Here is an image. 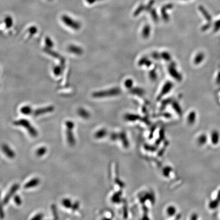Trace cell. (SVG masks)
<instances>
[{
  "label": "cell",
  "mask_w": 220,
  "mask_h": 220,
  "mask_svg": "<svg viewBox=\"0 0 220 220\" xmlns=\"http://www.w3.org/2000/svg\"><path fill=\"white\" fill-rule=\"evenodd\" d=\"M199 10H200L202 15L204 16L205 19L208 20V21H210L211 16H210V15H209V13H208L207 11L205 10V8H203V7L200 6L199 7Z\"/></svg>",
  "instance_id": "cell-18"
},
{
  "label": "cell",
  "mask_w": 220,
  "mask_h": 220,
  "mask_svg": "<svg viewBox=\"0 0 220 220\" xmlns=\"http://www.w3.org/2000/svg\"><path fill=\"white\" fill-rule=\"evenodd\" d=\"M65 125L67 127L66 129V137L68 143L70 146H74L76 143V140L74 138V133L72 132V129L74 128V122L68 120L65 122Z\"/></svg>",
  "instance_id": "cell-3"
},
{
  "label": "cell",
  "mask_w": 220,
  "mask_h": 220,
  "mask_svg": "<svg viewBox=\"0 0 220 220\" xmlns=\"http://www.w3.org/2000/svg\"><path fill=\"white\" fill-rule=\"evenodd\" d=\"M54 73L56 76H59L61 72V67H60L59 66H56L54 68Z\"/></svg>",
  "instance_id": "cell-24"
},
{
  "label": "cell",
  "mask_w": 220,
  "mask_h": 220,
  "mask_svg": "<svg viewBox=\"0 0 220 220\" xmlns=\"http://www.w3.org/2000/svg\"><path fill=\"white\" fill-rule=\"evenodd\" d=\"M46 45L48 46V47L49 48H52V46H54V42H52V40L49 37L46 38Z\"/></svg>",
  "instance_id": "cell-23"
},
{
  "label": "cell",
  "mask_w": 220,
  "mask_h": 220,
  "mask_svg": "<svg viewBox=\"0 0 220 220\" xmlns=\"http://www.w3.org/2000/svg\"><path fill=\"white\" fill-rule=\"evenodd\" d=\"M133 85V81L131 79L127 80V81H125V86L126 87L128 88L131 87Z\"/></svg>",
  "instance_id": "cell-26"
},
{
  "label": "cell",
  "mask_w": 220,
  "mask_h": 220,
  "mask_svg": "<svg viewBox=\"0 0 220 220\" xmlns=\"http://www.w3.org/2000/svg\"><path fill=\"white\" fill-rule=\"evenodd\" d=\"M67 49L69 52H71L73 54L81 55L83 54V49L78 46L71 44L68 46Z\"/></svg>",
  "instance_id": "cell-9"
},
{
  "label": "cell",
  "mask_w": 220,
  "mask_h": 220,
  "mask_svg": "<svg viewBox=\"0 0 220 220\" xmlns=\"http://www.w3.org/2000/svg\"><path fill=\"white\" fill-rule=\"evenodd\" d=\"M131 92L132 93L137 94L138 95H143L144 93V90L141 89V88H136L133 89L131 91Z\"/></svg>",
  "instance_id": "cell-21"
},
{
  "label": "cell",
  "mask_w": 220,
  "mask_h": 220,
  "mask_svg": "<svg viewBox=\"0 0 220 220\" xmlns=\"http://www.w3.org/2000/svg\"><path fill=\"white\" fill-rule=\"evenodd\" d=\"M47 152V149L46 147H42L37 149L36 151V155L37 157H42Z\"/></svg>",
  "instance_id": "cell-14"
},
{
  "label": "cell",
  "mask_w": 220,
  "mask_h": 220,
  "mask_svg": "<svg viewBox=\"0 0 220 220\" xmlns=\"http://www.w3.org/2000/svg\"><path fill=\"white\" fill-rule=\"evenodd\" d=\"M51 209H52V215H53V217H54V220L59 219V216H58V210H57L56 205L54 204H52V206H51Z\"/></svg>",
  "instance_id": "cell-19"
},
{
  "label": "cell",
  "mask_w": 220,
  "mask_h": 220,
  "mask_svg": "<svg viewBox=\"0 0 220 220\" xmlns=\"http://www.w3.org/2000/svg\"><path fill=\"white\" fill-rule=\"evenodd\" d=\"M13 124L16 126H22L26 129L28 132L32 137H36L38 136V133L37 130L31 124L30 122L28 120L22 119L18 120H16L13 122Z\"/></svg>",
  "instance_id": "cell-1"
},
{
  "label": "cell",
  "mask_w": 220,
  "mask_h": 220,
  "mask_svg": "<svg viewBox=\"0 0 220 220\" xmlns=\"http://www.w3.org/2000/svg\"><path fill=\"white\" fill-rule=\"evenodd\" d=\"M78 206H79V204L78 202H76L74 204H72V210H76L78 208Z\"/></svg>",
  "instance_id": "cell-30"
},
{
  "label": "cell",
  "mask_w": 220,
  "mask_h": 220,
  "mask_svg": "<svg viewBox=\"0 0 220 220\" xmlns=\"http://www.w3.org/2000/svg\"><path fill=\"white\" fill-rule=\"evenodd\" d=\"M14 201L15 203V204L17 205H20L22 204V199L20 197V196L18 195H15L14 197Z\"/></svg>",
  "instance_id": "cell-22"
},
{
  "label": "cell",
  "mask_w": 220,
  "mask_h": 220,
  "mask_svg": "<svg viewBox=\"0 0 220 220\" xmlns=\"http://www.w3.org/2000/svg\"><path fill=\"white\" fill-rule=\"evenodd\" d=\"M151 31V29L150 27L149 26H146L142 31V36L145 38H148V36L150 35Z\"/></svg>",
  "instance_id": "cell-16"
},
{
  "label": "cell",
  "mask_w": 220,
  "mask_h": 220,
  "mask_svg": "<svg viewBox=\"0 0 220 220\" xmlns=\"http://www.w3.org/2000/svg\"><path fill=\"white\" fill-rule=\"evenodd\" d=\"M204 58H205V55L204 54H203V52H198L194 58V64L196 65H198L199 64L201 63L204 60Z\"/></svg>",
  "instance_id": "cell-12"
},
{
  "label": "cell",
  "mask_w": 220,
  "mask_h": 220,
  "mask_svg": "<svg viewBox=\"0 0 220 220\" xmlns=\"http://www.w3.org/2000/svg\"><path fill=\"white\" fill-rule=\"evenodd\" d=\"M78 112L79 115L82 117L84 118H88L89 116L88 112L87 111H86L85 109H83V108H80V109H78Z\"/></svg>",
  "instance_id": "cell-20"
},
{
  "label": "cell",
  "mask_w": 220,
  "mask_h": 220,
  "mask_svg": "<svg viewBox=\"0 0 220 220\" xmlns=\"http://www.w3.org/2000/svg\"><path fill=\"white\" fill-rule=\"evenodd\" d=\"M161 57L167 61H169L171 59L170 54L168 52H163L161 54Z\"/></svg>",
  "instance_id": "cell-27"
},
{
  "label": "cell",
  "mask_w": 220,
  "mask_h": 220,
  "mask_svg": "<svg viewBox=\"0 0 220 220\" xmlns=\"http://www.w3.org/2000/svg\"><path fill=\"white\" fill-rule=\"evenodd\" d=\"M169 72L170 75L177 81H180L182 80L181 74L177 72L174 65H171L169 68Z\"/></svg>",
  "instance_id": "cell-7"
},
{
  "label": "cell",
  "mask_w": 220,
  "mask_h": 220,
  "mask_svg": "<svg viewBox=\"0 0 220 220\" xmlns=\"http://www.w3.org/2000/svg\"><path fill=\"white\" fill-rule=\"evenodd\" d=\"M61 20L64 24L74 30L78 31L81 28L80 23L68 15L64 14L62 16Z\"/></svg>",
  "instance_id": "cell-2"
},
{
  "label": "cell",
  "mask_w": 220,
  "mask_h": 220,
  "mask_svg": "<svg viewBox=\"0 0 220 220\" xmlns=\"http://www.w3.org/2000/svg\"><path fill=\"white\" fill-rule=\"evenodd\" d=\"M173 84L172 83H171L170 82H168L167 83H166L165 84V85H164L163 88V89L161 90V94H160V97H161L162 96H163L164 95H165L166 94L168 93L170 91L171 89H172L173 87Z\"/></svg>",
  "instance_id": "cell-11"
},
{
  "label": "cell",
  "mask_w": 220,
  "mask_h": 220,
  "mask_svg": "<svg viewBox=\"0 0 220 220\" xmlns=\"http://www.w3.org/2000/svg\"><path fill=\"white\" fill-rule=\"evenodd\" d=\"M62 204L66 208H72V202L69 199H63L62 201Z\"/></svg>",
  "instance_id": "cell-17"
},
{
  "label": "cell",
  "mask_w": 220,
  "mask_h": 220,
  "mask_svg": "<svg viewBox=\"0 0 220 220\" xmlns=\"http://www.w3.org/2000/svg\"><path fill=\"white\" fill-rule=\"evenodd\" d=\"M20 111L25 115H30L33 114V110L30 106H25L22 107Z\"/></svg>",
  "instance_id": "cell-13"
},
{
  "label": "cell",
  "mask_w": 220,
  "mask_h": 220,
  "mask_svg": "<svg viewBox=\"0 0 220 220\" xmlns=\"http://www.w3.org/2000/svg\"><path fill=\"white\" fill-rule=\"evenodd\" d=\"M214 29L215 30L217 31L219 30L220 28V18L219 20H218L217 22H215V25H214Z\"/></svg>",
  "instance_id": "cell-28"
},
{
  "label": "cell",
  "mask_w": 220,
  "mask_h": 220,
  "mask_svg": "<svg viewBox=\"0 0 220 220\" xmlns=\"http://www.w3.org/2000/svg\"><path fill=\"white\" fill-rule=\"evenodd\" d=\"M44 217V214L42 213H39V214L36 215L33 218H32V220H42Z\"/></svg>",
  "instance_id": "cell-25"
},
{
  "label": "cell",
  "mask_w": 220,
  "mask_h": 220,
  "mask_svg": "<svg viewBox=\"0 0 220 220\" xmlns=\"http://www.w3.org/2000/svg\"><path fill=\"white\" fill-rule=\"evenodd\" d=\"M2 149L3 152L4 153L5 155L8 157L10 159H13L14 157H15V153L13 151V150H12L11 148H10V147L8 145L3 144L2 146Z\"/></svg>",
  "instance_id": "cell-8"
},
{
  "label": "cell",
  "mask_w": 220,
  "mask_h": 220,
  "mask_svg": "<svg viewBox=\"0 0 220 220\" xmlns=\"http://www.w3.org/2000/svg\"><path fill=\"white\" fill-rule=\"evenodd\" d=\"M54 107L52 106L39 108L35 110V111L33 112V115L35 117H37L44 114L52 112L54 111Z\"/></svg>",
  "instance_id": "cell-6"
},
{
  "label": "cell",
  "mask_w": 220,
  "mask_h": 220,
  "mask_svg": "<svg viewBox=\"0 0 220 220\" xmlns=\"http://www.w3.org/2000/svg\"><path fill=\"white\" fill-rule=\"evenodd\" d=\"M19 187H20V185L18 183L14 184L11 187L9 192H8V193L6 194V195L5 196L3 200V203L4 205H6L9 202L10 199L14 195L15 193L18 190Z\"/></svg>",
  "instance_id": "cell-5"
},
{
  "label": "cell",
  "mask_w": 220,
  "mask_h": 220,
  "mask_svg": "<svg viewBox=\"0 0 220 220\" xmlns=\"http://www.w3.org/2000/svg\"><path fill=\"white\" fill-rule=\"evenodd\" d=\"M48 1H52V0H48Z\"/></svg>",
  "instance_id": "cell-31"
},
{
  "label": "cell",
  "mask_w": 220,
  "mask_h": 220,
  "mask_svg": "<svg viewBox=\"0 0 220 220\" xmlns=\"http://www.w3.org/2000/svg\"><path fill=\"white\" fill-rule=\"evenodd\" d=\"M4 22L6 27L7 28H10L13 25V19L11 16H8L5 18Z\"/></svg>",
  "instance_id": "cell-15"
},
{
  "label": "cell",
  "mask_w": 220,
  "mask_h": 220,
  "mask_svg": "<svg viewBox=\"0 0 220 220\" xmlns=\"http://www.w3.org/2000/svg\"><path fill=\"white\" fill-rule=\"evenodd\" d=\"M40 179L38 178H34L31 180L27 182L24 185L25 189H30L32 187H35L38 185L40 183Z\"/></svg>",
  "instance_id": "cell-10"
},
{
  "label": "cell",
  "mask_w": 220,
  "mask_h": 220,
  "mask_svg": "<svg viewBox=\"0 0 220 220\" xmlns=\"http://www.w3.org/2000/svg\"><path fill=\"white\" fill-rule=\"evenodd\" d=\"M37 31V28H36V27H31L30 29H29V32H30V33L31 34H32V35L35 34V33H36Z\"/></svg>",
  "instance_id": "cell-29"
},
{
  "label": "cell",
  "mask_w": 220,
  "mask_h": 220,
  "mask_svg": "<svg viewBox=\"0 0 220 220\" xmlns=\"http://www.w3.org/2000/svg\"><path fill=\"white\" fill-rule=\"evenodd\" d=\"M121 90L119 88H113L109 90L95 92L93 94V96L95 97H101L105 96L117 95L121 93Z\"/></svg>",
  "instance_id": "cell-4"
}]
</instances>
